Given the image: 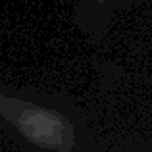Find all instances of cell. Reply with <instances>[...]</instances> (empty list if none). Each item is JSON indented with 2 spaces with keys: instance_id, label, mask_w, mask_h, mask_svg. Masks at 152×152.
I'll return each mask as SVG.
<instances>
[{
  "instance_id": "cell-1",
  "label": "cell",
  "mask_w": 152,
  "mask_h": 152,
  "mask_svg": "<svg viewBox=\"0 0 152 152\" xmlns=\"http://www.w3.org/2000/svg\"><path fill=\"white\" fill-rule=\"evenodd\" d=\"M18 104L21 110H14V114L4 112V115L14 121L18 131L27 141L42 148L69 152V148L73 146V127L64 115L29 104Z\"/></svg>"
},
{
  "instance_id": "cell-2",
  "label": "cell",
  "mask_w": 152,
  "mask_h": 152,
  "mask_svg": "<svg viewBox=\"0 0 152 152\" xmlns=\"http://www.w3.org/2000/svg\"><path fill=\"white\" fill-rule=\"evenodd\" d=\"M98 2H108V0H98Z\"/></svg>"
}]
</instances>
